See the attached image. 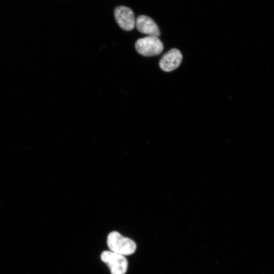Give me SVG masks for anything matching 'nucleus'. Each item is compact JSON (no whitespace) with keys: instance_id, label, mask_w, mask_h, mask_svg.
Masks as SVG:
<instances>
[{"instance_id":"obj_1","label":"nucleus","mask_w":274,"mask_h":274,"mask_svg":"<svg viewBox=\"0 0 274 274\" xmlns=\"http://www.w3.org/2000/svg\"><path fill=\"white\" fill-rule=\"evenodd\" d=\"M107 245L111 251L123 256L133 254L136 248L133 241L123 236L117 231H113L109 234Z\"/></svg>"},{"instance_id":"obj_2","label":"nucleus","mask_w":274,"mask_h":274,"mask_svg":"<svg viewBox=\"0 0 274 274\" xmlns=\"http://www.w3.org/2000/svg\"><path fill=\"white\" fill-rule=\"evenodd\" d=\"M137 52L144 56H153L160 54L163 45L158 37L149 36L138 39L135 44Z\"/></svg>"},{"instance_id":"obj_3","label":"nucleus","mask_w":274,"mask_h":274,"mask_svg":"<svg viewBox=\"0 0 274 274\" xmlns=\"http://www.w3.org/2000/svg\"><path fill=\"white\" fill-rule=\"evenodd\" d=\"M101 260L107 264L112 274H125L128 262L124 256L110 251H103L101 254Z\"/></svg>"},{"instance_id":"obj_4","label":"nucleus","mask_w":274,"mask_h":274,"mask_svg":"<svg viewBox=\"0 0 274 274\" xmlns=\"http://www.w3.org/2000/svg\"><path fill=\"white\" fill-rule=\"evenodd\" d=\"M116 21L119 26L124 30H131L135 25L134 14L129 8L120 6L114 10Z\"/></svg>"},{"instance_id":"obj_5","label":"nucleus","mask_w":274,"mask_h":274,"mask_svg":"<svg viewBox=\"0 0 274 274\" xmlns=\"http://www.w3.org/2000/svg\"><path fill=\"white\" fill-rule=\"evenodd\" d=\"M182 60V55L178 49L173 48L165 53L159 61L160 67L165 72L177 68Z\"/></svg>"},{"instance_id":"obj_6","label":"nucleus","mask_w":274,"mask_h":274,"mask_svg":"<svg viewBox=\"0 0 274 274\" xmlns=\"http://www.w3.org/2000/svg\"><path fill=\"white\" fill-rule=\"evenodd\" d=\"M135 24L138 30L143 33L157 37L160 36L158 25L152 18L147 16H139L136 18Z\"/></svg>"}]
</instances>
